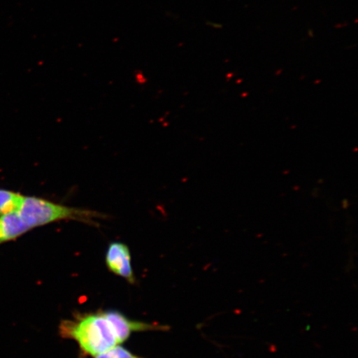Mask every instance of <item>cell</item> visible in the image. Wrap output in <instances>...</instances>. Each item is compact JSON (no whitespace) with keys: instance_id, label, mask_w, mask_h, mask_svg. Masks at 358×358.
Masks as SVG:
<instances>
[{"instance_id":"6da1fadb","label":"cell","mask_w":358,"mask_h":358,"mask_svg":"<svg viewBox=\"0 0 358 358\" xmlns=\"http://www.w3.org/2000/svg\"><path fill=\"white\" fill-rule=\"evenodd\" d=\"M160 329L161 326L134 321L119 311L108 310L62 321L60 334L75 340L83 352L94 357L120 345L133 333Z\"/></svg>"},{"instance_id":"7a4b0ae2","label":"cell","mask_w":358,"mask_h":358,"mask_svg":"<svg viewBox=\"0 0 358 358\" xmlns=\"http://www.w3.org/2000/svg\"><path fill=\"white\" fill-rule=\"evenodd\" d=\"M16 212L29 231L66 220L93 223L95 218L101 217V214L89 210L67 207L37 196H22Z\"/></svg>"},{"instance_id":"3957f363","label":"cell","mask_w":358,"mask_h":358,"mask_svg":"<svg viewBox=\"0 0 358 358\" xmlns=\"http://www.w3.org/2000/svg\"><path fill=\"white\" fill-rule=\"evenodd\" d=\"M106 264L108 270L113 274L122 277L129 283H136L131 250L127 245L119 241L111 243L106 250Z\"/></svg>"},{"instance_id":"277c9868","label":"cell","mask_w":358,"mask_h":358,"mask_svg":"<svg viewBox=\"0 0 358 358\" xmlns=\"http://www.w3.org/2000/svg\"><path fill=\"white\" fill-rule=\"evenodd\" d=\"M29 231L16 211L0 217V243L17 239Z\"/></svg>"},{"instance_id":"5b68a950","label":"cell","mask_w":358,"mask_h":358,"mask_svg":"<svg viewBox=\"0 0 358 358\" xmlns=\"http://www.w3.org/2000/svg\"><path fill=\"white\" fill-rule=\"evenodd\" d=\"M22 195L6 189H0V217L15 212L19 208Z\"/></svg>"},{"instance_id":"8992f818","label":"cell","mask_w":358,"mask_h":358,"mask_svg":"<svg viewBox=\"0 0 358 358\" xmlns=\"http://www.w3.org/2000/svg\"><path fill=\"white\" fill-rule=\"evenodd\" d=\"M94 358H145L138 357L129 352L128 349L117 345L110 349V350L101 353V355L94 357Z\"/></svg>"}]
</instances>
